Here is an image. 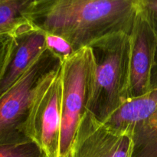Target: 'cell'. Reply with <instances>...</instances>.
<instances>
[{"label":"cell","instance_id":"obj_1","mask_svg":"<svg viewBox=\"0 0 157 157\" xmlns=\"http://www.w3.org/2000/svg\"><path fill=\"white\" fill-rule=\"evenodd\" d=\"M138 6L139 0H31L25 16L77 52L110 34L130 35Z\"/></svg>","mask_w":157,"mask_h":157},{"label":"cell","instance_id":"obj_2","mask_svg":"<svg viewBox=\"0 0 157 157\" xmlns=\"http://www.w3.org/2000/svg\"><path fill=\"white\" fill-rule=\"evenodd\" d=\"M95 62L89 111L104 122L130 99V34L121 32L104 36L90 46Z\"/></svg>","mask_w":157,"mask_h":157},{"label":"cell","instance_id":"obj_3","mask_svg":"<svg viewBox=\"0 0 157 157\" xmlns=\"http://www.w3.org/2000/svg\"><path fill=\"white\" fill-rule=\"evenodd\" d=\"M94 72V58L90 47L81 49L61 64L60 157H71L78 126L89 109Z\"/></svg>","mask_w":157,"mask_h":157},{"label":"cell","instance_id":"obj_4","mask_svg":"<svg viewBox=\"0 0 157 157\" xmlns=\"http://www.w3.org/2000/svg\"><path fill=\"white\" fill-rule=\"evenodd\" d=\"M61 64L38 85L22 130L23 135L36 143L47 157L61 154Z\"/></svg>","mask_w":157,"mask_h":157},{"label":"cell","instance_id":"obj_5","mask_svg":"<svg viewBox=\"0 0 157 157\" xmlns=\"http://www.w3.org/2000/svg\"><path fill=\"white\" fill-rule=\"evenodd\" d=\"M62 61L46 48L0 95V144L26 137L22 133L29 107L40 83Z\"/></svg>","mask_w":157,"mask_h":157},{"label":"cell","instance_id":"obj_6","mask_svg":"<svg viewBox=\"0 0 157 157\" xmlns=\"http://www.w3.org/2000/svg\"><path fill=\"white\" fill-rule=\"evenodd\" d=\"M0 95L46 50V33L28 21L9 35H0Z\"/></svg>","mask_w":157,"mask_h":157},{"label":"cell","instance_id":"obj_7","mask_svg":"<svg viewBox=\"0 0 157 157\" xmlns=\"http://www.w3.org/2000/svg\"><path fill=\"white\" fill-rule=\"evenodd\" d=\"M133 148L130 133L111 128L87 110L78 126L71 157H131Z\"/></svg>","mask_w":157,"mask_h":157},{"label":"cell","instance_id":"obj_8","mask_svg":"<svg viewBox=\"0 0 157 157\" xmlns=\"http://www.w3.org/2000/svg\"><path fill=\"white\" fill-rule=\"evenodd\" d=\"M130 99L152 90L151 78L157 51V33L148 12L139 0L130 33Z\"/></svg>","mask_w":157,"mask_h":157},{"label":"cell","instance_id":"obj_9","mask_svg":"<svg viewBox=\"0 0 157 157\" xmlns=\"http://www.w3.org/2000/svg\"><path fill=\"white\" fill-rule=\"evenodd\" d=\"M156 112L157 88L143 96L129 99L104 123L114 130L132 135V130L136 125Z\"/></svg>","mask_w":157,"mask_h":157},{"label":"cell","instance_id":"obj_10","mask_svg":"<svg viewBox=\"0 0 157 157\" xmlns=\"http://www.w3.org/2000/svg\"><path fill=\"white\" fill-rule=\"evenodd\" d=\"M131 157H157V112L132 130Z\"/></svg>","mask_w":157,"mask_h":157},{"label":"cell","instance_id":"obj_11","mask_svg":"<svg viewBox=\"0 0 157 157\" xmlns=\"http://www.w3.org/2000/svg\"><path fill=\"white\" fill-rule=\"evenodd\" d=\"M31 0H0V35H9L29 20L25 12Z\"/></svg>","mask_w":157,"mask_h":157},{"label":"cell","instance_id":"obj_12","mask_svg":"<svg viewBox=\"0 0 157 157\" xmlns=\"http://www.w3.org/2000/svg\"><path fill=\"white\" fill-rule=\"evenodd\" d=\"M0 157H47L42 149L32 140L21 138L0 144Z\"/></svg>","mask_w":157,"mask_h":157},{"label":"cell","instance_id":"obj_13","mask_svg":"<svg viewBox=\"0 0 157 157\" xmlns=\"http://www.w3.org/2000/svg\"><path fill=\"white\" fill-rule=\"evenodd\" d=\"M46 46L48 50L58 57L62 62L76 53L69 41L62 37L54 34L46 33Z\"/></svg>","mask_w":157,"mask_h":157},{"label":"cell","instance_id":"obj_14","mask_svg":"<svg viewBox=\"0 0 157 157\" xmlns=\"http://www.w3.org/2000/svg\"><path fill=\"white\" fill-rule=\"evenodd\" d=\"M141 2L148 12L157 33V0H141Z\"/></svg>","mask_w":157,"mask_h":157},{"label":"cell","instance_id":"obj_15","mask_svg":"<svg viewBox=\"0 0 157 157\" xmlns=\"http://www.w3.org/2000/svg\"><path fill=\"white\" fill-rule=\"evenodd\" d=\"M151 86L152 89L157 88V51L156 54V58H155L154 66H153V72H152Z\"/></svg>","mask_w":157,"mask_h":157}]
</instances>
